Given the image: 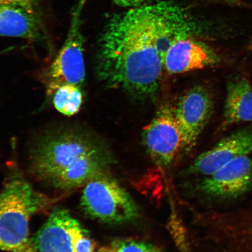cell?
I'll return each mask as SVG.
<instances>
[{
  "label": "cell",
  "instance_id": "obj_1",
  "mask_svg": "<svg viewBox=\"0 0 252 252\" xmlns=\"http://www.w3.org/2000/svg\"><path fill=\"white\" fill-rule=\"evenodd\" d=\"M97 76L138 97L153 96L163 70L141 6L110 18L99 42Z\"/></svg>",
  "mask_w": 252,
  "mask_h": 252
},
{
  "label": "cell",
  "instance_id": "obj_2",
  "mask_svg": "<svg viewBox=\"0 0 252 252\" xmlns=\"http://www.w3.org/2000/svg\"><path fill=\"white\" fill-rule=\"evenodd\" d=\"M30 163L40 181L65 190L105 173L109 159L102 147L83 128L63 126L39 135L32 148Z\"/></svg>",
  "mask_w": 252,
  "mask_h": 252
},
{
  "label": "cell",
  "instance_id": "obj_3",
  "mask_svg": "<svg viewBox=\"0 0 252 252\" xmlns=\"http://www.w3.org/2000/svg\"><path fill=\"white\" fill-rule=\"evenodd\" d=\"M50 202L23 179L9 181L0 193V250L34 252L29 239L30 220Z\"/></svg>",
  "mask_w": 252,
  "mask_h": 252
},
{
  "label": "cell",
  "instance_id": "obj_4",
  "mask_svg": "<svg viewBox=\"0 0 252 252\" xmlns=\"http://www.w3.org/2000/svg\"><path fill=\"white\" fill-rule=\"evenodd\" d=\"M81 206L92 218L112 224L131 221L138 214L130 195L105 173L85 185Z\"/></svg>",
  "mask_w": 252,
  "mask_h": 252
},
{
  "label": "cell",
  "instance_id": "obj_5",
  "mask_svg": "<svg viewBox=\"0 0 252 252\" xmlns=\"http://www.w3.org/2000/svg\"><path fill=\"white\" fill-rule=\"evenodd\" d=\"M87 0H79L71 15L70 28L61 50L47 73V99L64 84L83 88L86 80L84 37L81 32V14Z\"/></svg>",
  "mask_w": 252,
  "mask_h": 252
},
{
  "label": "cell",
  "instance_id": "obj_6",
  "mask_svg": "<svg viewBox=\"0 0 252 252\" xmlns=\"http://www.w3.org/2000/svg\"><path fill=\"white\" fill-rule=\"evenodd\" d=\"M141 7L162 62L173 44L197 33L196 21L187 8L177 3L159 1Z\"/></svg>",
  "mask_w": 252,
  "mask_h": 252
},
{
  "label": "cell",
  "instance_id": "obj_7",
  "mask_svg": "<svg viewBox=\"0 0 252 252\" xmlns=\"http://www.w3.org/2000/svg\"><path fill=\"white\" fill-rule=\"evenodd\" d=\"M143 137L150 156L158 166L168 167L185 152L184 139L174 109L160 111L144 128Z\"/></svg>",
  "mask_w": 252,
  "mask_h": 252
},
{
  "label": "cell",
  "instance_id": "obj_8",
  "mask_svg": "<svg viewBox=\"0 0 252 252\" xmlns=\"http://www.w3.org/2000/svg\"><path fill=\"white\" fill-rule=\"evenodd\" d=\"M202 193L213 199L234 201L252 192V159L238 158L218 171L206 176L199 186Z\"/></svg>",
  "mask_w": 252,
  "mask_h": 252
},
{
  "label": "cell",
  "instance_id": "obj_9",
  "mask_svg": "<svg viewBox=\"0 0 252 252\" xmlns=\"http://www.w3.org/2000/svg\"><path fill=\"white\" fill-rule=\"evenodd\" d=\"M212 110V97L201 87L191 88L179 99L174 112L184 139L185 152L196 145L209 121Z\"/></svg>",
  "mask_w": 252,
  "mask_h": 252
},
{
  "label": "cell",
  "instance_id": "obj_10",
  "mask_svg": "<svg viewBox=\"0 0 252 252\" xmlns=\"http://www.w3.org/2000/svg\"><path fill=\"white\" fill-rule=\"evenodd\" d=\"M0 36L34 42L44 39L42 21L33 0H0Z\"/></svg>",
  "mask_w": 252,
  "mask_h": 252
},
{
  "label": "cell",
  "instance_id": "obj_11",
  "mask_svg": "<svg viewBox=\"0 0 252 252\" xmlns=\"http://www.w3.org/2000/svg\"><path fill=\"white\" fill-rule=\"evenodd\" d=\"M68 211L56 209L32 238L34 252H74L77 239L84 233Z\"/></svg>",
  "mask_w": 252,
  "mask_h": 252
},
{
  "label": "cell",
  "instance_id": "obj_12",
  "mask_svg": "<svg viewBox=\"0 0 252 252\" xmlns=\"http://www.w3.org/2000/svg\"><path fill=\"white\" fill-rule=\"evenodd\" d=\"M252 153V127L241 129L220 140L191 165V173L210 176L238 158Z\"/></svg>",
  "mask_w": 252,
  "mask_h": 252
},
{
  "label": "cell",
  "instance_id": "obj_13",
  "mask_svg": "<svg viewBox=\"0 0 252 252\" xmlns=\"http://www.w3.org/2000/svg\"><path fill=\"white\" fill-rule=\"evenodd\" d=\"M248 202L219 214L216 225L227 252H252V192Z\"/></svg>",
  "mask_w": 252,
  "mask_h": 252
},
{
  "label": "cell",
  "instance_id": "obj_14",
  "mask_svg": "<svg viewBox=\"0 0 252 252\" xmlns=\"http://www.w3.org/2000/svg\"><path fill=\"white\" fill-rule=\"evenodd\" d=\"M217 61L216 56L205 44L188 37L170 47L163 59V70L171 74L200 70Z\"/></svg>",
  "mask_w": 252,
  "mask_h": 252
},
{
  "label": "cell",
  "instance_id": "obj_15",
  "mask_svg": "<svg viewBox=\"0 0 252 252\" xmlns=\"http://www.w3.org/2000/svg\"><path fill=\"white\" fill-rule=\"evenodd\" d=\"M247 122H252V86L244 78H236L227 85L223 126Z\"/></svg>",
  "mask_w": 252,
  "mask_h": 252
},
{
  "label": "cell",
  "instance_id": "obj_16",
  "mask_svg": "<svg viewBox=\"0 0 252 252\" xmlns=\"http://www.w3.org/2000/svg\"><path fill=\"white\" fill-rule=\"evenodd\" d=\"M83 88L74 85L64 84L53 94V106L63 115L72 116L80 111L84 102Z\"/></svg>",
  "mask_w": 252,
  "mask_h": 252
},
{
  "label": "cell",
  "instance_id": "obj_17",
  "mask_svg": "<svg viewBox=\"0 0 252 252\" xmlns=\"http://www.w3.org/2000/svg\"><path fill=\"white\" fill-rule=\"evenodd\" d=\"M108 249L112 252H160L152 245L132 239H118Z\"/></svg>",
  "mask_w": 252,
  "mask_h": 252
},
{
  "label": "cell",
  "instance_id": "obj_18",
  "mask_svg": "<svg viewBox=\"0 0 252 252\" xmlns=\"http://www.w3.org/2000/svg\"><path fill=\"white\" fill-rule=\"evenodd\" d=\"M74 252H94V245L86 233L79 236L74 245Z\"/></svg>",
  "mask_w": 252,
  "mask_h": 252
},
{
  "label": "cell",
  "instance_id": "obj_19",
  "mask_svg": "<svg viewBox=\"0 0 252 252\" xmlns=\"http://www.w3.org/2000/svg\"><path fill=\"white\" fill-rule=\"evenodd\" d=\"M147 0H113L116 5L121 7L133 8L143 5Z\"/></svg>",
  "mask_w": 252,
  "mask_h": 252
},
{
  "label": "cell",
  "instance_id": "obj_20",
  "mask_svg": "<svg viewBox=\"0 0 252 252\" xmlns=\"http://www.w3.org/2000/svg\"><path fill=\"white\" fill-rule=\"evenodd\" d=\"M103 252H112V251H110L108 250V248H104L102 250Z\"/></svg>",
  "mask_w": 252,
  "mask_h": 252
},
{
  "label": "cell",
  "instance_id": "obj_21",
  "mask_svg": "<svg viewBox=\"0 0 252 252\" xmlns=\"http://www.w3.org/2000/svg\"><path fill=\"white\" fill-rule=\"evenodd\" d=\"M33 1H37V0H33Z\"/></svg>",
  "mask_w": 252,
  "mask_h": 252
}]
</instances>
